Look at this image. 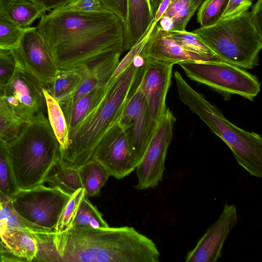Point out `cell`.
Listing matches in <instances>:
<instances>
[{"mask_svg":"<svg viewBox=\"0 0 262 262\" xmlns=\"http://www.w3.org/2000/svg\"><path fill=\"white\" fill-rule=\"evenodd\" d=\"M36 27L59 70L76 69L106 53L123 51V24L111 12L54 9Z\"/></svg>","mask_w":262,"mask_h":262,"instance_id":"1","label":"cell"},{"mask_svg":"<svg viewBox=\"0 0 262 262\" xmlns=\"http://www.w3.org/2000/svg\"><path fill=\"white\" fill-rule=\"evenodd\" d=\"M36 261L159 262L155 243L133 227H71L42 233Z\"/></svg>","mask_w":262,"mask_h":262,"instance_id":"2","label":"cell"},{"mask_svg":"<svg viewBox=\"0 0 262 262\" xmlns=\"http://www.w3.org/2000/svg\"><path fill=\"white\" fill-rule=\"evenodd\" d=\"M145 62L141 54L110 87L100 103L73 130L69 132L66 148L61 159L78 167L92 158L103 136L118 123L126 104L137 86Z\"/></svg>","mask_w":262,"mask_h":262,"instance_id":"3","label":"cell"},{"mask_svg":"<svg viewBox=\"0 0 262 262\" xmlns=\"http://www.w3.org/2000/svg\"><path fill=\"white\" fill-rule=\"evenodd\" d=\"M7 146L18 190L45 184L60 159L59 143L44 112L25 123Z\"/></svg>","mask_w":262,"mask_h":262,"instance_id":"4","label":"cell"},{"mask_svg":"<svg viewBox=\"0 0 262 262\" xmlns=\"http://www.w3.org/2000/svg\"><path fill=\"white\" fill-rule=\"evenodd\" d=\"M179 100L230 148L237 163L251 176L262 177V139L228 120L214 105L191 87L178 71L174 73Z\"/></svg>","mask_w":262,"mask_h":262,"instance_id":"5","label":"cell"},{"mask_svg":"<svg viewBox=\"0 0 262 262\" xmlns=\"http://www.w3.org/2000/svg\"><path fill=\"white\" fill-rule=\"evenodd\" d=\"M192 32L224 62L244 69H251L258 64L262 37L248 11L221 19L211 26L201 27Z\"/></svg>","mask_w":262,"mask_h":262,"instance_id":"6","label":"cell"},{"mask_svg":"<svg viewBox=\"0 0 262 262\" xmlns=\"http://www.w3.org/2000/svg\"><path fill=\"white\" fill-rule=\"evenodd\" d=\"M178 64L189 78L224 96L238 95L252 101L260 90V83L255 75L222 60L184 61Z\"/></svg>","mask_w":262,"mask_h":262,"instance_id":"7","label":"cell"},{"mask_svg":"<svg viewBox=\"0 0 262 262\" xmlns=\"http://www.w3.org/2000/svg\"><path fill=\"white\" fill-rule=\"evenodd\" d=\"M72 193L58 186L39 185L19 189L10 198L15 211L28 222L53 232Z\"/></svg>","mask_w":262,"mask_h":262,"instance_id":"8","label":"cell"},{"mask_svg":"<svg viewBox=\"0 0 262 262\" xmlns=\"http://www.w3.org/2000/svg\"><path fill=\"white\" fill-rule=\"evenodd\" d=\"M176 121L173 113L167 107L135 169L138 178L136 189L142 190L153 188L162 181L167 150L172 139Z\"/></svg>","mask_w":262,"mask_h":262,"instance_id":"9","label":"cell"},{"mask_svg":"<svg viewBox=\"0 0 262 262\" xmlns=\"http://www.w3.org/2000/svg\"><path fill=\"white\" fill-rule=\"evenodd\" d=\"M42 85L17 62L12 76L3 87V98L25 122L46 110Z\"/></svg>","mask_w":262,"mask_h":262,"instance_id":"10","label":"cell"},{"mask_svg":"<svg viewBox=\"0 0 262 262\" xmlns=\"http://www.w3.org/2000/svg\"><path fill=\"white\" fill-rule=\"evenodd\" d=\"M13 52L18 64L45 88L59 71L51 52L36 27L24 29Z\"/></svg>","mask_w":262,"mask_h":262,"instance_id":"11","label":"cell"},{"mask_svg":"<svg viewBox=\"0 0 262 262\" xmlns=\"http://www.w3.org/2000/svg\"><path fill=\"white\" fill-rule=\"evenodd\" d=\"M138 84L139 82L118 122L126 133L136 167L141 160L157 125L150 116L146 100Z\"/></svg>","mask_w":262,"mask_h":262,"instance_id":"12","label":"cell"},{"mask_svg":"<svg viewBox=\"0 0 262 262\" xmlns=\"http://www.w3.org/2000/svg\"><path fill=\"white\" fill-rule=\"evenodd\" d=\"M110 176L121 179L135 170L125 130L117 123L99 141L92 156Z\"/></svg>","mask_w":262,"mask_h":262,"instance_id":"13","label":"cell"},{"mask_svg":"<svg viewBox=\"0 0 262 262\" xmlns=\"http://www.w3.org/2000/svg\"><path fill=\"white\" fill-rule=\"evenodd\" d=\"M173 64L145 58L139 82L150 116L158 123L167 108L166 98L171 82Z\"/></svg>","mask_w":262,"mask_h":262,"instance_id":"14","label":"cell"},{"mask_svg":"<svg viewBox=\"0 0 262 262\" xmlns=\"http://www.w3.org/2000/svg\"><path fill=\"white\" fill-rule=\"evenodd\" d=\"M236 207L226 204L218 219L207 229L194 247L188 252L186 262H216L222 256L225 242L237 223Z\"/></svg>","mask_w":262,"mask_h":262,"instance_id":"15","label":"cell"},{"mask_svg":"<svg viewBox=\"0 0 262 262\" xmlns=\"http://www.w3.org/2000/svg\"><path fill=\"white\" fill-rule=\"evenodd\" d=\"M141 54L145 58L173 64L184 61L221 60L217 58L203 56L185 50L173 40L168 31L160 29L156 24L150 32Z\"/></svg>","mask_w":262,"mask_h":262,"instance_id":"16","label":"cell"},{"mask_svg":"<svg viewBox=\"0 0 262 262\" xmlns=\"http://www.w3.org/2000/svg\"><path fill=\"white\" fill-rule=\"evenodd\" d=\"M121 52H112L102 55L76 70L82 80L69 100L61 106L66 116L73 104L96 87L106 84L119 61Z\"/></svg>","mask_w":262,"mask_h":262,"instance_id":"17","label":"cell"},{"mask_svg":"<svg viewBox=\"0 0 262 262\" xmlns=\"http://www.w3.org/2000/svg\"><path fill=\"white\" fill-rule=\"evenodd\" d=\"M127 15L123 24V51H128L145 35L154 16L149 0H126Z\"/></svg>","mask_w":262,"mask_h":262,"instance_id":"18","label":"cell"},{"mask_svg":"<svg viewBox=\"0 0 262 262\" xmlns=\"http://www.w3.org/2000/svg\"><path fill=\"white\" fill-rule=\"evenodd\" d=\"M0 11L23 29L30 27L46 12L34 0H0Z\"/></svg>","mask_w":262,"mask_h":262,"instance_id":"19","label":"cell"},{"mask_svg":"<svg viewBox=\"0 0 262 262\" xmlns=\"http://www.w3.org/2000/svg\"><path fill=\"white\" fill-rule=\"evenodd\" d=\"M0 237L22 261H32L37 253V243L34 234L21 230L0 228Z\"/></svg>","mask_w":262,"mask_h":262,"instance_id":"20","label":"cell"},{"mask_svg":"<svg viewBox=\"0 0 262 262\" xmlns=\"http://www.w3.org/2000/svg\"><path fill=\"white\" fill-rule=\"evenodd\" d=\"M108 87L99 85L78 99L65 116L69 132L76 128L100 103Z\"/></svg>","mask_w":262,"mask_h":262,"instance_id":"21","label":"cell"},{"mask_svg":"<svg viewBox=\"0 0 262 262\" xmlns=\"http://www.w3.org/2000/svg\"><path fill=\"white\" fill-rule=\"evenodd\" d=\"M81 80L82 76L76 69L59 70L52 82L44 89L62 106L75 93Z\"/></svg>","mask_w":262,"mask_h":262,"instance_id":"22","label":"cell"},{"mask_svg":"<svg viewBox=\"0 0 262 262\" xmlns=\"http://www.w3.org/2000/svg\"><path fill=\"white\" fill-rule=\"evenodd\" d=\"M78 170L88 197L98 195L110 177L105 168L92 158L78 167Z\"/></svg>","mask_w":262,"mask_h":262,"instance_id":"23","label":"cell"},{"mask_svg":"<svg viewBox=\"0 0 262 262\" xmlns=\"http://www.w3.org/2000/svg\"><path fill=\"white\" fill-rule=\"evenodd\" d=\"M50 186H58L72 193L83 188L78 167L72 166L61 158L54 167L46 180Z\"/></svg>","mask_w":262,"mask_h":262,"instance_id":"24","label":"cell"},{"mask_svg":"<svg viewBox=\"0 0 262 262\" xmlns=\"http://www.w3.org/2000/svg\"><path fill=\"white\" fill-rule=\"evenodd\" d=\"M47 117L59 143L60 151L64 150L69 141V132L63 110L59 102L43 88Z\"/></svg>","mask_w":262,"mask_h":262,"instance_id":"25","label":"cell"},{"mask_svg":"<svg viewBox=\"0 0 262 262\" xmlns=\"http://www.w3.org/2000/svg\"><path fill=\"white\" fill-rule=\"evenodd\" d=\"M21 230L33 234L47 232L41 228L28 222L14 209L10 199L0 202V228Z\"/></svg>","mask_w":262,"mask_h":262,"instance_id":"26","label":"cell"},{"mask_svg":"<svg viewBox=\"0 0 262 262\" xmlns=\"http://www.w3.org/2000/svg\"><path fill=\"white\" fill-rule=\"evenodd\" d=\"M72 227L98 228L109 226L97 207L90 202L84 192L80 200Z\"/></svg>","mask_w":262,"mask_h":262,"instance_id":"27","label":"cell"},{"mask_svg":"<svg viewBox=\"0 0 262 262\" xmlns=\"http://www.w3.org/2000/svg\"><path fill=\"white\" fill-rule=\"evenodd\" d=\"M18 190L7 142L0 138V192L3 200L10 199Z\"/></svg>","mask_w":262,"mask_h":262,"instance_id":"28","label":"cell"},{"mask_svg":"<svg viewBox=\"0 0 262 262\" xmlns=\"http://www.w3.org/2000/svg\"><path fill=\"white\" fill-rule=\"evenodd\" d=\"M195 11L192 0H172L162 17L171 23L173 26L172 31H185L188 23Z\"/></svg>","mask_w":262,"mask_h":262,"instance_id":"29","label":"cell"},{"mask_svg":"<svg viewBox=\"0 0 262 262\" xmlns=\"http://www.w3.org/2000/svg\"><path fill=\"white\" fill-rule=\"evenodd\" d=\"M3 87H0V138L8 142L19 133L25 123L10 108L3 98Z\"/></svg>","mask_w":262,"mask_h":262,"instance_id":"30","label":"cell"},{"mask_svg":"<svg viewBox=\"0 0 262 262\" xmlns=\"http://www.w3.org/2000/svg\"><path fill=\"white\" fill-rule=\"evenodd\" d=\"M168 32L173 40L185 50L201 56L218 58L200 38L192 32L186 30Z\"/></svg>","mask_w":262,"mask_h":262,"instance_id":"31","label":"cell"},{"mask_svg":"<svg viewBox=\"0 0 262 262\" xmlns=\"http://www.w3.org/2000/svg\"><path fill=\"white\" fill-rule=\"evenodd\" d=\"M229 0H204L197 14V21L201 27H208L219 21Z\"/></svg>","mask_w":262,"mask_h":262,"instance_id":"32","label":"cell"},{"mask_svg":"<svg viewBox=\"0 0 262 262\" xmlns=\"http://www.w3.org/2000/svg\"><path fill=\"white\" fill-rule=\"evenodd\" d=\"M23 30L0 11V49L14 50Z\"/></svg>","mask_w":262,"mask_h":262,"instance_id":"33","label":"cell"},{"mask_svg":"<svg viewBox=\"0 0 262 262\" xmlns=\"http://www.w3.org/2000/svg\"><path fill=\"white\" fill-rule=\"evenodd\" d=\"M155 24L153 22L145 35L139 41L128 50V53L121 61L119 60L116 68L106 83L107 86H111L117 78L132 64L135 58L141 53Z\"/></svg>","mask_w":262,"mask_h":262,"instance_id":"34","label":"cell"},{"mask_svg":"<svg viewBox=\"0 0 262 262\" xmlns=\"http://www.w3.org/2000/svg\"><path fill=\"white\" fill-rule=\"evenodd\" d=\"M84 193L83 188H80L72 193L61 212L54 232H60L72 227L80 200Z\"/></svg>","mask_w":262,"mask_h":262,"instance_id":"35","label":"cell"},{"mask_svg":"<svg viewBox=\"0 0 262 262\" xmlns=\"http://www.w3.org/2000/svg\"><path fill=\"white\" fill-rule=\"evenodd\" d=\"M17 61L11 50L0 49V87L7 83L14 74Z\"/></svg>","mask_w":262,"mask_h":262,"instance_id":"36","label":"cell"},{"mask_svg":"<svg viewBox=\"0 0 262 262\" xmlns=\"http://www.w3.org/2000/svg\"><path fill=\"white\" fill-rule=\"evenodd\" d=\"M55 10L59 11L85 12H110L99 0H73Z\"/></svg>","mask_w":262,"mask_h":262,"instance_id":"37","label":"cell"},{"mask_svg":"<svg viewBox=\"0 0 262 262\" xmlns=\"http://www.w3.org/2000/svg\"><path fill=\"white\" fill-rule=\"evenodd\" d=\"M252 4V0H229L221 19L233 17L248 11Z\"/></svg>","mask_w":262,"mask_h":262,"instance_id":"38","label":"cell"},{"mask_svg":"<svg viewBox=\"0 0 262 262\" xmlns=\"http://www.w3.org/2000/svg\"><path fill=\"white\" fill-rule=\"evenodd\" d=\"M99 1L110 12L116 15L124 24L127 15L126 0Z\"/></svg>","mask_w":262,"mask_h":262,"instance_id":"39","label":"cell"},{"mask_svg":"<svg viewBox=\"0 0 262 262\" xmlns=\"http://www.w3.org/2000/svg\"><path fill=\"white\" fill-rule=\"evenodd\" d=\"M250 14L259 35L262 37V0H256Z\"/></svg>","mask_w":262,"mask_h":262,"instance_id":"40","label":"cell"},{"mask_svg":"<svg viewBox=\"0 0 262 262\" xmlns=\"http://www.w3.org/2000/svg\"><path fill=\"white\" fill-rule=\"evenodd\" d=\"M46 11H52L61 6H64L73 0H34Z\"/></svg>","mask_w":262,"mask_h":262,"instance_id":"41","label":"cell"},{"mask_svg":"<svg viewBox=\"0 0 262 262\" xmlns=\"http://www.w3.org/2000/svg\"><path fill=\"white\" fill-rule=\"evenodd\" d=\"M22 261L15 256L0 237V262Z\"/></svg>","mask_w":262,"mask_h":262,"instance_id":"42","label":"cell"},{"mask_svg":"<svg viewBox=\"0 0 262 262\" xmlns=\"http://www.w3.org/2000/svg\"><path fill=\"white\" fill-rule=\"evenodd\" d=\"M172 0H162L154 15V23L157 24L170 6Z\"/></svg>","mask_w":262,"mask_h":262,"instance_id":"43","label":"cell"},{"mask_svg":"<svg viewBox=\"0 0 262 262\" xmlns=\"http://www.w3.org/2000/svg\"><path fill=\"white\" fill-rule=\"evenodd\" d=\"M162 0H149L154 16Z\"/></svg>","mask_w":262,"mask_h":262,"instance_id":"44","label":"cell"},{"mask_svg":"<svg viewBox=\"0 0 262 262\" xmlns=\"http://www.w3.org/2000/svg\"><path fill=\"white\" fill-rule=\"evenodd\" d=\"M204 0H192L193 5L195 10L199 7Z\"/></svg>","mask_w":262,"mask_h":262,"instance_id":"45","label":"cell"},{"mask_svg":"<svg viewBox=\"0 0 262 262\" xmlns=\"http://www.w3.org/2000/svg\"><path fill=\"white\" fill-rule=\"evenodd\" d=\"M3 200L2 196L1 195V192H0V202Z\"/></svg>","mask_w":262,"mask_h":262,"instance_id":"46","label":"cell"},{"mask_svg":"<svg viewBox=\"0 0 262 262\" xmlns=\"http://www.w3.org/2000/svg\"><path fill=\"white\" fill-rule=\"evenodd\" d=\"M252 1H256V0H252Z\"/></svg>","mask_w":262,"mask_h":262,"instance_id":"47","label":"cell"},{"mask_svg":"<svg viewBox=\"0 0 262 262\" xmlns=\"http://www.w3.org/2000/svg\"></svg>","mask_w":262,"mask_h":262,"instance_id":"48","label":"cell"}]
</instances>
